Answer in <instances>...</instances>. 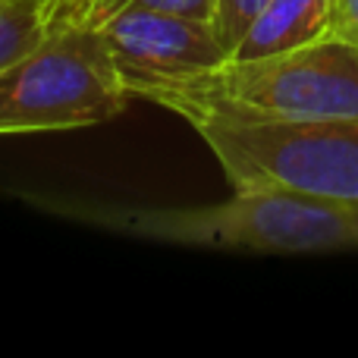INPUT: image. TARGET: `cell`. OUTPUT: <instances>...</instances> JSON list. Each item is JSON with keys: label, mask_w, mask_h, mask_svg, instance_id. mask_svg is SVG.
I'll return each instance as SVG.
<instances>
[{"label": "cell", "mask_w": 358, "mask_h": 358, "mask_svg": "<svg viewBox=\"0 0 358 358\" xmlns=\"http://www.w3.org/2000/svg\"><path fill=\"white\" fill-rule=\"evenodd\" d=\"M41 208L138 239L245 255H327L358 248V204L280 185H245L204 208H101L44 201Z\"/></svg>", "instance_id": "1"}, {"label": "cell", "mask_w": 358, "mask_h": 358, "mask_svg": "<svg viewBox=\"0 0 358 358\" xmlns=\"http://www.w3.org/2000/svg\"><path fill=\"white\" fill-rule=\"evenodd\" d=\"M138 98L189 126L198 120H358V44L327 35L271 57H229L201 76L145 88Z\"/></svg>", "instance_id": "2"}, {"label": "cell", "mask_w": 358, "mask_h": 358, "mask_svg": "<svg viewBox=\"0 0 358 358\" xmlns=\"http://www.w3.org/2000/svg\"><path fill=\"white\" fill-rule=\"evenodd\" d=\"M101 29L63 25L0 69V138L88 129L129 104Z\"/></svg>", "instance_id": "3"}, {"label": "cell", "mask_w": 358, "mask_h": 358, "mask_svg": "<svg viewBox=\"0 0 358 358\" xmlns=\"http://www.w3.org/2000/svg\"><path fill=\"white\" fill-rule=\"evenodd\" d=\"M229 189L280 185L358 204V120H198Z\"/></svg>", "instance_id": "4"}, {"label": "cell", "mask_w": 358, "mask_h": 358, "mask_svg": "<svg viewBox=\"0 0 358 358\" xmlns=\"http://www.w3.org/2000/svg\"><path fill=\"white\" fill-rule=\"evenodd\" d=\"M117 73L132 98L151 85L182 82L229 60L214 22L155 10H123L101 25Z\"/></svg>", "instance_id": "5"}, {"label": "cell", "mask_w": 358, "mask_h": 358, "mask_svg": "<svg viewBox=\"0 0 358 358\" xmlns=\"http://www.w3.org/2000/svg\"><path fill=\"white\" fill-rule=\"evenodd\" d=\"M334 35V0H271L233 50L236 60L296 50Z\"/></svg>", "instance_id": "6"}, {"label": "cell", "mask_w": 358, "mask_h": 358, "mask_svg": "<svg viewBox=\"0 0 358 358\" xmlns=\"http://www.w3.org/2000/svg\"><path fill=\"white\" fill-rule=\"evenodd\" d=\"M48 35V13L35 0H0V69Z\"/></svg>", "instance_id": "7"}, {"label": "cell", "mask_w": 358, "mask_h": 358, "mask_svg": "<svg viewBox=\"0 0 358 358\" xmlns=\"http://www.w3.org/2000/svg\"><path fill=\"white\" fill-rule=\"evenodd\" d=\"M214 6L217 0H98L92 16H88V25H101L104 19L117 16L123 10H155V13H170V16L214 22Z\"/></svg>", "instance_id": "8"}, {"label": "cell", "mask_w": 358, "mask_h": 358, "mask_svg": "<svg viewBox=\"0 0 358 358\" xmlns=\"http://www.w3.org/2000/svg\"><path fill=\"white\" fill-rule=\"evenodd\" d=\"M271 0H217L214 6V29L220 35V41L227 44L229 57L239 48V41L248 35L252 22L261 16V10Z\"/></svg>", "instance_id": "9"}, {"label": "cell", "mask_w": 358, "mask_h": 358, "mask_svg": "<svg viewBox=\"0 0 358 358\" xmlns=\"http://www.w3.org/2000/svg\"><path fill=\"white\" fill-rule=\"evenodd\" d=\"M94 3L98 0H54L48 13V29H63V25H88Z\"/></svg>", "instance_id": "10"}, {"label": "cell", "mask_w": 358, "mask_h": 358, "mask_svg": "<svg viewBox=\"0 0 358 358\" xmlns=\"http://www.w3.org/2000/svg\"><path fill=\"white\" fill-rule=\"evenodd\" d=\"M334 35L358 44V0H334Z\"/></svg>", "instance_id": "11"}, {"label": "cell", "mask_w": 358, "mask_h": 358, "mask_svg": "<svg viewBox=\"0 0 358 358\" xmlns=\"http://www.w3.org/2000/svg\"><path fill=\"white\" fill-rule=\"evenodd\" d=\"M35 3H41L44 13H50V3H54V0H35Z\"/></svg>", "instance_id": "12"}]
</instances>
